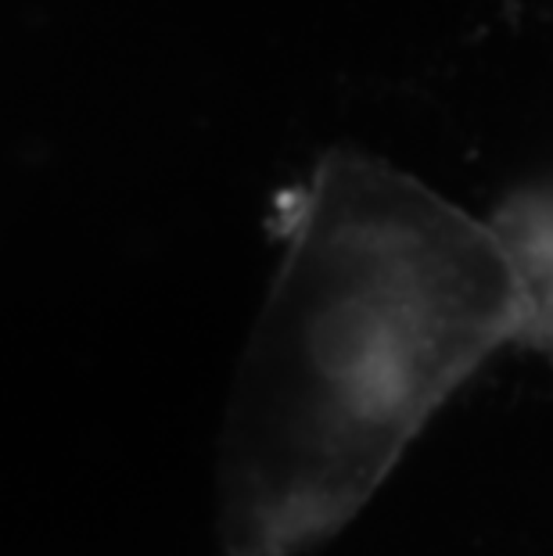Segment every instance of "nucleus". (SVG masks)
I'll return each instance as SVG.
<instances>
[{"instance_id": "obj_1", "label": "nucleus", "mask_w": 553, "mask_h": 556, "mask_svg": "<svg viewBox=\"0 0 553 556\" xmlns=\"http://www.w3.org/2000/svg\"><path fill=\"white\" fill-rule=\"evenodd\" d=\"M274 230L280 263L219 438L227 556H302L335 539L517 338L489 219L381 159L324 155L277 198Z\"/></svg>"}, {"instance_id": "obj_2", "label": "nucleus", "mask_w": 553, "mask_h": 556, "mask_svg": "<svg viewBox=\"0 0 553 556\" xmlns=\"http://www.w3.org/2000/svg\"><path fill=\"white\" fill-rule=\"evenodd\" d=\"M517 294L514 345L553 366V184L514 194L489 216Z\"/></svg>"}]
</instances>
